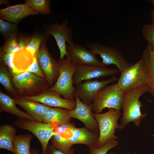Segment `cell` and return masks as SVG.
I'll return each mask as SVG.
<instances>
[{"instance_id":"cell-26","label":"cell","mask_w":154,"mask_h":154,"mask_svg":"<svg viewBox=\"0 0 154 154\" xmlns=\"http://www.w3.org/2000/svg\"><path fill=\"white\" fill-rule=\"evenodd\" d=\"M33 137L31 134L16 135L13 142L15 154H31L30 148Z\"/></svg>"},{"instance_id":"cell-8","label":"cell","mask_w":154,"mask_h":154,"mask_svg":"<svg viewBox=\"0 0 154 154\" xmlns=\"http://www.w3.org/2000/svg\"><path fill=\"white\" fill-rule=\"evenodd\" d=\"M86 47L96 54L100 55L102 62L105 65L114 64L116 66L121 73L127 68L133 64L124 58L116 48L102 45L97 42L88 43Z\"/></svg>"},{"instance_id":"cell-10","label":"cell","mask_w":154,"mask_h":154,"mask_svg":"<svg viewBox=\"0 0 154 154\" xmlns=\"http://www.w3.org/2000/svg\"><path fill=\"white\" fill-rule=\"evenodd\" d=\"M46 44V40L42 44L38 52L37 60L40 68L45 76L50 88L55 84L59 76L58 60L52 57Z\"/></svg>"},{"instance_id":"cell-4","label":"cell","mask_w":154,"mask_h":154,"mask_svg":"<svg viewBox=\"0 0 154 154\" xmlns=\"http://www.w3.org/2000/svg\"><path fill=\"white\" fill-rule=\"evenodd\" d=\"M123 94L124 92L117 84L105 86L100 90L92 104V111L100 113L106 108L121 111Z\"/></svg>"},{"instance_id":"cell-2","label":"cell","mask_w":154,"mask_h":154,"mask_svg":"<svg viewBox=\"0 0 154 154\" xmlns=\"http://www.w3.org/2000/svg\"><path fill=\"white\" fill-rule=\"evenodd\" d=\"M12 80L20 97L38 96L50 88L46 79L29 72H25L13 77Z\"/></svg>"},{"instance_id":"cell-17","label":"cell","mask_w":154,"mask_h":154,"mask_svg":"<svg viewBox=\"0 0 154 154\" xmlns=\"http://www.w3.org/2000/svg\"><path fill=\"white\" fill-rule=\"evenodd\" d=\"M16 104L21 107L26 113L36 121L42 122L44 116L50 108L39 102L23 98H13Z\"/></svg>"},{"instance_id":"cell-32","label":"cell","mask_w":154,"mask_h":154,"mask_svg":"<svg viewBox=\"0 0 154 154\" xmlns=\"http://www.w3.org/2000/svg\"><path fill=\"white\" fill-rule=\"evenodd\" d=\"M17 25L4 21L0 19V32L4 38L6 39L12 34L17 32Z\"/></svg>"},{"instance_id":"cell-27","label":"cell","mask_w":154,"mask_h":154,"mask_svg":"<svg viewBox=\"0 0 154 154\" xmlns=\"http://www.w3.org/2000/svg\"><path fill=\"white\" fill-rule=\"evenodd\" d=\"M25 3L36 11L46 15L51 12L50 1L48 0H26Z\"/></svg>"},{"instance_id":"cell-1","label":"cell","mask_w":154,"mask_h":154,"mask_svg":"<svg viewBox=\"0 0 154 154\" xmlns=\"http://www.w3.org/2000/svg\"><path fill=\"white\" fill-rule=\"evenodd\" d=\"M149 92L147 85L130 91L124 92L122 110L123 112L120 121L119 130L124 129L129 122H132L138 127L147 113H142L143 104L139 99L144 94Z\"/></svg>"},{"instance_id":"cell-35","label":"cell","mask_w":154,"mask_h":154,"mask_svg":"<svg viewBox=\"0 0 154 154\" xmlns=\"http://www.w3.org/2000/svg\"><path fill=\"white\" fill-rule=\"evenodd\" d=\"M38 52L35 54L32 63L25 72L33 73L37 75L46 79V77L40 69L38 61Z\"/></svg>"},{"instance_id":"cell-25","label":"cell","mask_w":154,"mask_h":154,"mask_svg":"<svg viewBox=\"0 0 154 154\" xmlns=\"http://www.w3.org/2000/svg\"><path fill=\"white\" fill-rule=\"evenodd\" d=\"M13 76L6 67L0 61V83L8 94L13 98L20 96L14 88L12 80Z\"/></svg>"},{"instance_id":"cell-15","label":"cell","mask_w":154,"mask_h":154,"mask_svg":"<svg viewBox=\"0 0 154 154\" xmlns=\"http://www.w3.org/2000/svg\"><path fill=\"white\" fill-rule=\"evenodd\" d=\"M61 95L55 91L48 90L35 96L25 97L50 107L64 108L70 111L74 110L76 106V101L66 100L61 97Z\"/></svg>"},{"instance_id":"cell-37","label":"cell","mask_w":154,"mask_h":154,"mask_svg":"<svg viewBox=\"0 0 154 154\" xmlns=\"http://www.w3.org/2000/svg\"><path fill=\"white\" fill-rule=\"evenodd\" d=\"M31 154H38L39 150L35 149H32L31 150Z\"/></svg>"},{"instance_id":"cell-29","label":"cell","mask_w":154,"mask_h":154,"mask_svg":"<svg viewBox=\"0 0 154 154\" xmlns=\"http://www.w3.org/2000/svg\"><path fill=\"white\" fill-rule=\"evenodd\" d=\"M15 54V52L2 53L0 52V61L5 65L13 77L19 75L16 72L13 62Z\"/></svg>"},{"instance_id":"cell-39","label":"cell","mask_w":154,"mask_h":154,"mask_svg":"<svg viewBox=\"0 0 154 154\" xmlns=\"http://www.w3.org/2000/svg\"><path fill=\"white\" fill-rule=\"evenodd\" d=\"M147 1L154 8V0H147Z\"/></svg>"},{"instance_id":"cell-23","label":"cell","mask_w":154,"mask_h":154,"mask_svg":"<svg viewBox=\"0 0 154 154\" xmlns=\"http://www.w3.org/2000/svg\"><path fill=\"white\" fill-rule=\"evenodd\" d=\"M17 129L11 124H4L0 126V148L14 153L13 142Z\"/></svg>"},{"instance_id":"cell-40","label":"cell","mask_w":154,"mask_h":154,"mask_svg":"<svg viewBox=\"0 0 154 154\" xmlns=\"http://www.w3.org/2000/svg\"><path fill=\"white\" fill-rule=\"evenodd\" d=\"M137 151H135L133 154H137ZM108 154H115L113 152H110Z\"/></svg>"},{"instance_id":"cell-18","label":"cell","mask_w":154,"mask_h":154,"mask_svg":"<svg viewBox=\"0 0 154 154\" xmlns=\"http://www.w3.org/2000/svg\"><path fill=\"white\" fill-rule=\"evenodd\" d=\"M98 138V135L86 127L77 128L75 127L72 131L71 136L68 139L72 145L81 144L89 147H96Z\"/></svg>"},{"instance_id":"cell-3","label":"cell","mask_w":154,"mask_h":154,"mask_svg":"<svg viewBox=\"0 0 154 154\" xmlns=\"http://www.w3.org/2000/svg\"><path fill=\"white\" fill-rule=\"evenodd\" d=\"M66 57L58 60L59 76L55 84L49 90L58 93L65 99L75 101L72 79L77 66Z\"/></svg>"},{"instance_id":"cell-38","label":"cell","mask_w":154,"mask_h":154,"mask_svg":"<svg viewBox=\"0 0 154 154\" xmlns=\"http://www.w3.org/2000/svg\"><path fill=\"white\" fill-rule=\"evenodd\" d=\"M151 14L152 19V22L154 23V10H152L151 11Z\"/></svg>"},{"instance_id":"cell-28","label":"cell","mask_w":154,"mask_h":154,"mask_svg":"<svg viewBox=\"0 0 154 154\" xmlns=\"http://www.w3.org/2000/svg\"><path fill=\"white\" fill-rule=\"evenodd\" d=\"M50 139L52 146L63 151H68L72 147V145L68 138L56 132Z\"/></svg>"},{"instance_id":"cell-24","label":"cell","mask_w":154,"mask_h":154,"mask_svg":"<svg viewBox=\"0 0 154 154\" xmlns=\"http://www.w3.org/2000/svg\"><path fill=\"white\" fill-rule=\"evenodd\" d=\"M33 57L25 48L15 52L13 62L16 72L19 74L24 72L32 64Z\"/></svg>"},{"instance_id":"cell-31","label":"cell","mask_w":154,"mask_h":154,"mask_svg":"<svg viewBox=\"0 0 154 154\" xmlns=\"http://www.w3.org/2000/svg\"><path fill=\"white\" fill-rule=\"evenodd\" d=\"M118 143V141L116 140L112 139L109 140L102 147L98 148L95 147H90V154H107L109 150L116 147Z\"/></svg>"},{"instance_id":"cell-36","label":"cell","mask_w":154,"mask_h":154,"mask_svg":"<svg viewBox=\"0 0 154 154\" xmlns=\"http://www.w3.org/2000/svg\"><path fill=\"white\" fill-rule=\"evenodd\" d=\"M74 149L72 147L69 150L66 151L50 144L47 146L46 154H74Z\"/></svg>"},{"instance_id":"cell-13","label":"cell","mask_w":154,"mask_h":154,"mask_svg":"<svg viewBox=\"0 0 154 154\" xmlns=\"http://www.w3.org/2000/svg\"><path fill=\"white\" fill-rule=\"evenodd\" d=\"M119 72L118 69L109 68L106 66H78L73 77V84L76 86L84 80L114 75Z\"/></svg>"},{"instance_id":"cell-6","label":"cell","mask_w":154,"mask_h":154,"mask_svg":"<svg viewBox=\"0 0 154 154\" xmlns=\"http://www.w3.org/2000/svg\"><path fill=\"white\" fill-rule=\"evenodd\" d=\"M121 74L116 84L124 92L147 85L148 76L141 58L134 64L126 68Z\"/></svg>"},{"instance_id":"cell-5","label":"cell","mask_w":154,"mask_h":154,"mask_svg":"<svg viewBox=\"0 0 154 154\" xmlns=\"http://www.w3.org/2000/svg\"><path fill=\"white\" fill-rule=\"evenodd\" d=\"M93 114L98 122L99 129L96 147H103L110 139L117 140V137L115 135L114 132L116 129L119 130L120 128L118 121L122 115L121 111L112 108L104 113H93Z\"/></svg>"},{"instance_id":"cell-22","label":"cell","mask_w":154,"mask_h":154,"mask_svg":"<svg viewBox=\"0 0 154 154\" xmlns=\"http://www.w3.org/2000/svg\"><path fill=\"white\" fill-rule=\"evenodd\" d=\"M70 110L61 108H50L43 117L42 122L46 123L63 124L70 122L71 117Z\"/></svg>"},{"instance_id":"cell-33","label":"cell","mask_w":154,"mask_h":154,"mask_svg":"<svg viewBox=\"0 0 154 154\" xmlns=\"http://www.w3.org/2000/svg\"><path fill=\"white\" fill-rule=\"evenodd\" d=\"M52 123L54 126L56 132L68 138L71 136L72 131L75 127L74 123L70 122L63 124Z\"/></svg>"},{"instance_id":"cell-14","label":"cell","mask_w":154,"mask_h":154,"mask_svg":"<svg viewBox=\"0 0 154 154\" xmlns=\"http://www.w3.org/2000/svg\"><path fill=\"white\" fill-rule=\"evenodd\" d=\"M74 98L76 106L74 110L70 111V117L80 120L83 123L86 128L99 135L98 124L92 112V104L88 106L84 103L77 97Z\"/></svg>"},{"instance_id":"cell-11","label":"cell","mask_w":154,"mask_h":154,"mask_svg":"<svg viewBox=\"0 0 154 154\" xmlns=\"http://www.w3.org/2000/svg\"><path fill=\"white\" fill-rule=\"evenodd\" d=\"M68 20H64L59 24V21L56 23H52L46 26V31L47 35L52 36L55 38L60 51L59 59L64 58L67 55L66 50V42L68 44L74 43L72 40V33L71 29L67 27Z\"/></svg>"},{"instance_id":"cell-30","label":"cell","mask_w":154,"mask_h":154,"mask_svg":"<svg viewBox=\"0 0 154 154\" xmlns=\"http://www.w3.org/2000/svg\"><path fill=\"white\" fill-rule=\"evenodd\" d=\"M42 37L38 35H33L30 40L25 49L29 52L34 57L35 54L39 51L43 41Z\"/></svg>"},{"instance_id":"cell-7","label":"cell","mask_w":154,"mask_h":154,"mask_svg":"<svg viewBox=\"0 0 154 154\" xmlns=\"http://www.w3.org/2000/svg\"><path fill=\"white\" fill-rule=\"evenodd\" d=\"M13 123L19 128L28 130L36 136L41 145L42 154H46L49 141L55 133V128L53 123L18 118Z\"/></svg>"},{"instance_id":"cell-34","label":"cell","mask_w":154,"mask_h":154,"mask_svg":"<svg viewBox=\"0 0 154 154\" xmlns=\"http://www.w3.org/2000/svg\"><path fill=\"white\" fill-rule=\"evenodd\" d=\"M142 36L144 39L154 47V23L145 24L142 29Z\"/></svg>"},{"instance_id":"cell-20","label":"cell","mask_w":154,"mask_h":154,"mask_svg":"<svg viewBox=\"0 0 154 154\" xmlns=\"http://www.w3.org/2000/svg\"><path fill=\"white\" fill-rule=\"evenodd\" d=\"M16 105L12 98L5 93L2 90H0V112L10 113L15 116L18 118L36 121L31 115L18 108Z\"/></svg>"},{"instance_id":"cell-16","label":"cell","mask_w":154,"mask_h":154,"mask_svg":"<svg viewBox=\"0 0 154 154\" xmlns=\"http://www.w3.org/2000/svg\"><path fill=\"white\" fill-rule=\"evenodd\" d=\"M38 14L25 3L9 6L0 10V19L16 24L27 16Z\"/></svg>"},{"instance_id":"cell-19","label":"cell","mask_w":154,"mask_h":154,"mask_svg":"<svg viewBox=\"0 0 154 154\" xmlns=\"http://www.w3.org/2000/svg\"><path fill=\"white\" fill-rule=\"evenodd\" d=\"M141 58L148 76L149 92L154 97V47L150 43L148 42Z\"/></svg>"},{"instance_id":"cell-12","label":"cell","mask_w":154,"mask_h":154,"mask_svg":"<svg viewBox=\"0 0 154 154\" xmlns=\"http://www.w3.org/2000/svg\"><path fill=\"white\" fill-rule=\"evenodd\" d=\"M68 57L77 66H106L97 58L91 50L74 43L66 45Z\"/></svg>"},{"instance_id":"cell-9","label":"cell","mask_w":154,"mask_h":154,"mask_svg":"<svg viewBox=\"0 0 154 154\" xmlns=\"http://www.w3.org/2000/svg\"><path fill=\"white\" fill-rule=\"evenodd\" d=\"M118 80L117 77L113 76L105 80L99 81L95 79L82 82L75 86L74 97H77L84 103L89 106L93 103L102 87L110 83L117 81Z\"/></svg>"},{"instance_id":"cell-21","label":"cell","mask_w":154,"mask_h":154,"mask_svg":"<svg viewBox=\"0 0 154 154\" xmlns=\"http://www.w3.org/2000/svg\"><path fill=\"white\" fill-rule=\"evenodd\" d=\"M30 39L27 37H17L16 32L6 39L4 44L0 48V52L5 53L20 51L25 48Z\"/></svg>"}]
</instances>
